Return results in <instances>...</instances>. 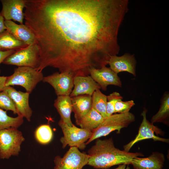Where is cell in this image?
<instances>
[{"instance_id":"8fae6325","label":"cell","mask_w":169,"mask_h":169,"mask_svg":"<svg viewBox=\"0 0 169 169\" xmlns=\"http://www.w3.org/2000/svg\"><path fill=\"white\" fill-rule=\"evenodd\" d=\"M3 91L6 92L12 100L18 113V115L31 120L32 110L29 103V93L17 91L11 86L5 87Z\"/></svg>"},{"instance_id":"2e32d148","label":"cell","mask_w":169,"mask_h":169,"mask_svg":"<svg viewBox=\"0 0 169 169\" xmlns=\"http://www.w3.org/2000/svg\"><path fill=\"white\" fill-rule=\"evenodd\" d=\"M4 23L6 30L18 40L28 45L36 43L34 34L26 25L18 24L12 20H5Z\"/></svg>"},{"instance_id":"83f0119b","label":"cell","mask_w":169,"mask_h":169,"mask_svg":"<svg viewBox=\"0 0 169 169\" xmlns=\"http://www.w3.org/2000/svg\"><path fill=\"white\" fill-rule=\"evenodd\" d=\"M135 105L133 100L117 101L115 106V113H123L129 112L131 108Z\"/></svg>"},{"instance_id":"cb8c5ba5","label":"cell","mask_w":169,"mask_h":169,"mask_svg":"<svg viewBox=\"0 0 169 169\" xmlns=\"http://www.w3.org/2000/svg\"><path fill=\"white\" fill-rule=\"evenodd\" d=\"M91 97L92 107L106 118L107 96L103 94L100 89H97L94 92Z\"/></svg>"},{"instance_id":"ac0fdd59","label":"cell","mask_w":169,"mask_h":169,"mask_svg":"<svg viewBox=\"0 0 169 169\" xmlns=\"http://www.w3.org/2000/svg\"><path fill=\"white\" fill-rule=\"evenodd\" d=\"M72 111L74 113L76 123L92 108L91 96L80 95L71 97Z\"/></svg>"},{"instance_id":"44dd1931","label":"cell","mask_w":169,"mask_h":169,"mask_svg":"<svg viewBox=\"0 0 169 169\" xmlns=\"http://www.w3.org/2000/svg\"><path fill=\"white\" fill-rule=\"evenodd\" d=\"M27 46L17 39L7 30L0 33V51L17 50Z\"/></svg>"},{"instance_id":"3957f363","label":"cell","mask_w":169,"mask_h":169,"mask_svg":"<svg viewBox=\"0 0 169 169\" xmlns=\"http://www.w3.org/2000/svg\"><path fill=\"white\" fill-rule=\"evenodd\" d=\"M135 120V116L130 112L113 114L106 117L92 131V135L86 142V145L100 137L108 135L113 131L116 130L118 133H120L122 129L127 127Z\"/></svg>"},{"instance_id":"1f68e13d","label":"cell","mask_w":169,"mask_h":169,"mask_svg":"<svg viewBox=\"0 0 169 169\" xmlns=\"http://www.w3.org/2000/svg\"><path fill=\"white\" fill-rule=\"evenodd\" d=\"M114 169H130L129 165L121 164L119 165L118 166Z\"/></svg>"},{"instance_id":"277c9868","label":"cell","mask_w":169,"mask_h":169,"mask_svg":"<svg viewBox=\"0 0 169 169\" xmlns=\"http://www.w3.org/2000/svg\"><path fill=\"white\" fill-rule=\"evenodd\" d=\"M42 71L28 67H18L13 74L7 77L5 87L20 85L30 94L44 78Z\"/></svg>"},{"instance_id":"5b68a950","label":"cell","mask_w":169,"mask_h":169,"mask_svg":"<svg viewBox=\"0 0 169 169\" xmlns=\"http://www.w3.org/2000/svg\"><path fill=\"white\" fill-rule=\"evenodd\" d=\"M39 48L37 43L16 50L3 63L18 67H28L36 69L39 65Z\"/></svg>"},{"instance_id":"52a82bcc","label":"cell","mask_w":169,"mask_h":169,"mask_svg":"<svg viewBox=\"0 0 169 169\" xmlns=\"http://www.w3.org/2000/svg\"><path fill=\"white\" fill-rule=\"evenodd\" d=\"M58 125L62 129L64 136L60 139L62 147L65 148L67 145L75 146L80 149L86 147V142L91 137L92 132L76 127L74 125L69 126L60 120Z\"/></svg>"},{"instance_id":"e0dca14e","label":"cell","mask_w":169,"mask_h":169,"mask_svg":"<svg viewBox=\"0 0 169 169\" xmlns=\"http://www.w3.org/2000/svg\"><path fill=\"white\" fill-rule=\"evenodd\" d=\"M165 160L163 153L154 152L147 157L133 158L131 164L133 169H162Z\"/></svg>"},{"instance_id":"6da1fadb","label":"cell","mask_w":169,"mask_h":169,"mask_svg":"<svg viewBox=\"0 0 169 169\" xmlns=\"http://www.w3.org/2000/svg\"><path fill=\"white\" fill-rule=\"evenodd\" d=\"M126 0H26L25 24L34 34L39 65L74 78L108 64L120 47L118 36Z\"/></svg>"},{"instance_id":"603a6c76","label":"cell","mask_w":169,"mask_h":169,"mask_svg":"<svg viewBox=\"0 0 169 169\" xmlns=\"http://www.w3.org/2000/svg\"><path fill=\"white\" fill-rule=\"evenodd\" d=\"M23 117L18 115L13 117L8 115L6 111L0 109V131L6 129H17L23 123Z\"/></svg>"},{"instance_id":"484cf974","label":"cell","mask_w":169,"mask_h":169,"mask_svg":"<svg viewBox=\"0 0 169 169\" xmlns=\"http://www.w3.org/2000/svg\"><path fill=\"white\" fill-rule=\"evenodd\" d=\"M123 97L117 92H114L107 96V102L106 106V117L115 113V106L116 103L121 100Z\"/></svg>"},{"instance_id":"30bf717a","label":"cell","mask_w":169,"mask_h":169,"mask_svg":"<svg viewBox=\"0 0 169 169\" xmlns=\"http://www.w3.org/2000/svg\"><path fill=\"white\" fill-rule=\"evenodd\" d=\"M42 81L53 87L57 96L69 95L74 88V77L66 72H55L44 77Z\"/></svg>"},{"instance_id":"7c38bea8","label":"cell","mask_w":169,"mask_h":169,"mask_svg":"<svg viewBox=\"0 0 169 169\" xmlns=\"http://www.w3.org/2000/svg\"><path fill=\"white\" fill-rule=\"evenodd\" d=\"M2 8L0 13L5 20L17 21L23 24L24 18L23 9L26 0H1Z\"/></svg>"},{"instance_id":"8992f818","label":"cell","mask_w":169,"mask_h":169,"mask_svg":"<svg viewBox=\"0 0 169 169\" xmlns=\"http://www.w3.org/2000/svg\"><path fill=\"white\" fill-rule=\"evenodd\" d=\"M22 132L17 129L10 128L0 131V158L9 159L18 156L21 145L24 141Z\"/></svg>"},{"instance_id":"7402d4cb","label":"cell","mask_w":169,"mask_h":169,"mask_svg":"<svg viewBox=\"0 0 169 169\" xmlns=\"http://www.w3.org/2000/svg\"><path fill=\"white\" fill-rule=\"evenodd\" d=\"M169 93L165 92L160 100V105L159 110L152 117L151 122L153 124L162 123L169 125Z\"/></svg>"},{"instance_id":"4fadbf2b","label":"cell","mask_w":169,"mask_h":169,"mask_svg":"<svg viewBox=\"0 0 169 169\" xmlns=\"http://www.w3.org/2000/svg\"><path fill=\"white\" fill-rule=\"evenodd\" d=\"M90 75L100 86L106 91L107 86L112 85L121 87L122 82L118 74L109 67L104 66L100 69H92L90 70Z\"/></svg>"},{"instance_id":"d6986e66","label":"cell","mask_w":169,"mask_h":169,"mask_svg":"<svg viewBox=\"0 0 169 169\" xmlns=\"http://www.w3.org/2000/svg\"><path fill=\"white\" fill-rule=\"evenodd\" d=\"M54 105L60 115V120L68 125L72 126L74 125L71 120L72 105L70 96H57L54 100Z\"/></svg>"},{"instance_id":"9a60e30c","label":"cell","mask_w":169,"mask_h":169,"mask_svg":"<svg viewBox=\"0 0 169 169\" xmlns=\"http://www.w3.org/2000/svg\"><path fill=\"white\" fill-rule=\"evenodd\" d=\"M100 89L90 75L75 76L74 78V88L69 96L71 97L83 95L92 96L96 90Z\"/></svg>"},{"instance_id":"ffe728a7","label":"cell","mask_w":169,"mask_h":169,"mask_svg":"<svg viewBox=\"0 0 169 169\" xmlns=\"http://www.w3.org/2000/svg\"><path fill=\"white\" fill-rule=\"evenodd\" d=\"M105 118L92 107L76 123L81 128L92 131L103 121Z\"/></svg>"},{"instance_id":"4dcf8cb0","label":"cell","mask_w":169,"mask_h":169,"mask_svg":"<svg viewBox=\"0 0 169 169\" xmlns=\"http://www.w3.org/2000/svg\"><path fill=\"white\" fill-rule=\"evenodd\" d=\"M7 77L0 76V91H2L5 87Z\"/></svg>"},{"instance_id":"ba28073f","label":"cell","mask_w":169,"mask_h":169,"mask_svg":"<svg viewBox=\"0 0 169 169\" xmlns=\"http://www.w3.org/2000/svg\"><path fill=\"white\" fill-rule=\"evenodd\" d=\"M147 111L144 109L141 114L142 120L139 128L138 134L133 140L123 146L124 150L129 152L131 148L136 143L146 139H152L155 141H160L168 143L169 139L162 138L157 135H162L164 133L158 127L149 122L146 119Z\"/></svg>"},{"instance_id":"4316f807","label":"cell","mask_w":169,"mask_h":169,"mask_svg":"<svg viewBox=\"0 0 169 169\" xmlns=\"http://www.w3.org/2000/svg\"><path fill=\"white\" fill-rule=\"evenodd\" d=\"M0 109L11 110L14 114L18 115L12 100L8 95L3 91H0Z\"/></svg>"},{"instance_id":"7a4b0ae2","label":"cell","mask_w":169,"mask_h":169,"mask_svg":"<svg viewBox=\"0 0 169 169\" xmlns=\"http://www.w3.org/2000/svg\"><path fill=\"white\" fill-rule=\"evenodd\" d=\"M96 140L88 151L87 165L98 169H108L116 165L131 164L132 159L144 156L141 152H130L116 148L112 138Z\"/></svg>"},{"instance_id":"5bb4252c","label":"cell","mask_w":169,"mask_h":169,"mask_svg":"<svg viewBox=\"0 0 169 169\" xmlns=\"http://www.w3.org/2000/svg\"><path fill=\"white\" fill-rule=\"evenodd\" d=\"M136 63L134 54L125 53L121 56H111L109 59L108 64L109 68L117 74L120 72H126L136 76Z\"/></svg>"},{"instance_id":"f1b7e54d","label":"cell","mask_w":169,"mask_h":169,"mask_svg":"<svg viewBox=\"0 0 169 169\" xmlns=\"http://www.w3.org/2000/svg\"><path fill=\"white\" fill-rule=\"evenodd\" d=\"M16 51V50H11L6 51H0V64L2 63H3L6 58L13 54Z\"/></svg>"},{"instance_id":"f546056e","label":"cell","mask_w":169,"mask_h":169,"mask_svg":"<svg viewBox=\"0 0 169 169\" xmlns=\"http://www.w3.org/2000/svg\"><path fill=\"white\" fill-rule=\"evenodd\" d=\"M4 21V19L0 13V33L7 29Z\"/></svg>"},{"instance_id":"d4e9b609","label":"cell","mask_w":169,"mask_h":169,"mask_svg":"<svg viewBox=\"0 0 169 169\" xmlns=\"http://www.w3.org/2000/svg\"><path fill=\"white\" fill-rule=\"evenodd\" d=\"M53 134L51 128L48 125L39 126L36 129L35 136L39 143L45 144L49 143L53 138Z\"/></svg>"},{"instance_id":"9c48e42d","label":"cell","mask_w":169,"mask_h":169,"mask_svg":"<svg viewBox=\"0 0 169 169\" xmlns=\"http://www.w3.org/2000/svg\"><path fill=\"white\" fill-rule=\"evenodd\" d=\"M89 156L77 147H70L64 156H57L54 160V169H82L87 163Z\"/></svg>"}]
</instances>
